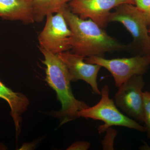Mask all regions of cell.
Returning <instances> with one entry per match:
<instances>
[{"mask_svg": "<svg viewBox=\"0 0 150 150\" xmlns=\"http://www.w3.org/2000/svg\"><path fill=\"white\" fill-rule=\"evenodd\" d=\"M105 132L106 134L102 142L103 149L104 150H114V141L118 132L111 127L107 129Z\"/></svg>", "mask_w": 150, "mask_h": 150, "instance_id": "5bb4252c", "label": "cell"}, {"mask_svg": "<svg viewBox=\"0 0 150 150\" xmlns=\"http://www.w3.org/2000/svg\"><path fill=\"white\" fill-rule=\"evenodd\" d=\"M0 98L6 101L10 107L11 115L14 122L17 135H18L21 128V115L27 110L29 105V100L24 94L13 91L1 81Z\"/></svg>", "mask_w": 150, "mask_h": 150, "instance_id": "8fae6325", "label": "cell"}, {"mask_svg": "<svg viewBox=\"0 0 150 150\" xmlns=\"http://www.w3.org/2000/svg\"><path fill=\"white\" fill-rule=\"evenodd\" d=\"M61 11L71 32L72 53L86 58L104 57L108 52L127 51V45L110 36L90 19H83L73 13L68 5Z\"/></svg>", "mask_w": 150, "mask_h": 150, "instance_id": "6da1fadb", "label": "cell"}, {"mask_svg": "<svg viewBox=\"0 0 150 150\" xmlns=\"http://www.w3.org/2000/svg\"><path fill=\"white\" fill-rule=\"evenodd\" d=\"M46 18L38 36L39 48L55 54L70 51L72 33L62 12L49 15Z\"/></svg>", "mask_w": 150, "mask_h": 150, "instance_id": "8992f818", "label": "cell"}, {"mask_svg": "<svg viewBox=\"0 0 150 150\" xmlns=\"http://www.w3.org/2000/svg\"><path fill=\"white\" fill-rule=\"evenodd\" d=\"M101 99L98 103L92 106L80 110L79 117L94 120H100L104 122L103 125L98 128L99 134L105 132L112 126H121L134 129L142 132H146L145 126L137 121L123 115L118 110L113 100L109 97V88L105 85L101 90Z\"/></svg>", "mask_w": 150, "mask_h": 150, "instance_id": "277c9868", "label": "cell"}, {"mask_svg": "<svg viewBox=\"0 0 150 150\" xmlns=\"http://www.w3.org/2000/svg\"><path fill=\"white\" fill-rule=\"evenodd\" d=\"M125 4L135 5L134 0H71L68 5L73 13L83 19H90L104 29L110 23V11Z\"/></svg>", "mask_w": 150, "mask_h": 150, "instance_id": "ba28073f", "label": "cell"}, {"mask_svg": "<svg viewBox=\"0 0 150 150\" xmlns=\"http://www.w3.org/2000/svg\"><path fill=\"white\" fill-rule=\"evenodd\" d=\"M84 60L88 64L99 65L106 69L112 75L118 87L133 76L143 75L150 66V57L142 55L111 59L92 56L86 57Z\"/></svg>", "mask_w": 150, "mask_h": 150, "instance_id": "5b68a950", "label": "cell"}, {"mask_svg": "<svg viewBox=\"0 0 150 150\" xmlns=\"http://www.w3.org/2000/svg\"><path fill=\"white\" fill-rule=\"evenodd\" d=\"M135 5L144 15L148 26H150V0H134Z\"/></svg>", "mask_w": 150, "mask_h": 150, "instance_id": "9a60e30c", "label": "cell"}, {"mask_svg": "<svg viewBox=\"0 0 150 150\" xmlns=\"http://www.w3.org/2000/svg\"><path fill=\"white\" fill-rule=\"evenodd\" d=\"M149 34L150 35V29L149 30Z\"/></svg>", "mask_w": 150, "mask_h": 150, "instance_id": "e0dca14e", "label": "cell"}, {"mask_svg": "<svg viewBox=\"0 0 150 150\" xmlns=\"http://www.w3.org/2000/svg\"><path fill=\"white\" fill-rule=\"evenodd\" d=\"M114 9L110 13L109 22L120 23L133 38L132 42L127 45V51L150 57V35L144 13L132 4H123Z\"/></svg>", "mask_w": 150, "mask_h": 150, "instance_id": "3957f363", "label": "cell"}, {"mask_svg": "<svg viewBox=\"0 0 150 150\" xmlns=\"http://www.w3.org/2000/svg\"><path fill=\"white\" fill-rule=\"evenodd\" d=\"M44 57L42 63L46 66V81L55 91L62 103L61 110L56 112L61 118V125L79 118L78 112L89 107L86 103L74 96L71 88V77L67 67L57 54L39 48Z\"/></svg>", "mask_w": 150, "mask_h": 150, "instance_id": "7a4b0ae2", "label": "cell"}, {"mask_svg": "<svg viewBox=\"0 0 150 150\" xmlns=\"http://www.w3.org/2000/svg\"><path fill=\"white\" fill-rule=\"evenodd\" d=\"M0 18L26 24L34 23L31 0H0Z\"/></svg>", "mask_w": 150, "mask_h": 150, "instance_id": "30bf717a", "label": "cell"}, {"mask_svg": "<svg viewBox=\"0 0 150 150\" xmlns=\"http://www.w3.org/2000/svg\"><path fill=\"white\" fill-rule=\"evenodd\" d=\"M144 101V123L148 139L150 140V91L143 92Z\"/></svg>", "mask_w": 150, "mask_h": 150, "instance_id": "4fadbf2b", "label": "cell"}, {"mask_svg": "<svg viewBox=\"0 0 150 150\" xmlns=\"http://www.w3.org/2000/svg\"><path fill=\"white\" fill-rule=\"evenodd\" d=\"M145 86L142 75H136L120 86L115 93L116 106L130 117L144 123V101L142 91Z\"/></svg>", "mask_w": 150, "mask_h": 150, "instance_id": "52a82bcc", "label": "cell"}, {"mask_svg": "<svg viewBox=\"0 0 150 150\" xmlns=\"http://www.w3.org/2000/svg\"><path fill=\"white\" fill-rule=\"evenodd\" d=\"M57 55L67 67L71 81H84L91 86L95 93L100 95L101 91L98 89L97 79L101 66L86 63L85 57L70 51Z\"/></svg>", "mask_w": 150, "mask_h": 150, "instance_id": "9c48e42d", "label": "cell"}, {"mask_svg": "<svg viewBox=\"0 0 150 150\" xmlns=\"http://www.w3.org/2000/svg\"><path fill=\"white\" fill-rule=\"evenodd\" d=\"M91 144L88 142H79L74 143L70 146L67 150H87L88 149Z\"/></svg>", "mask_w": 150, "mask_h": 150, "instance_id": "2e32d148", "label": "cell"}, {"mask_svg": "<svg viewBox=\"0 0 150 150\" xmlns=\"http://www.w3.org/2000/svg\"><path fill=\"white\" fill-rule=\"evenodd\" d=\"M71 0H31L35 22H41L48 15L60 12Z\"/></svg>", "mask_w": 150, "mask_h": 150, "instance_id": "7c38bea8", "label": "cell"}]
</instances>
